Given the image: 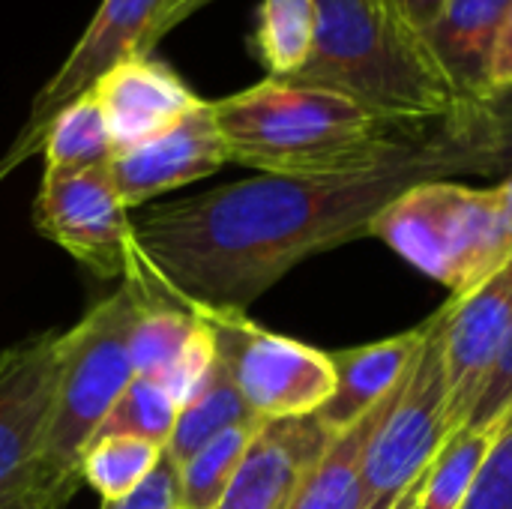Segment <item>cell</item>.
Segmentation results:
<instances>
[{
  "label": "cell",
  "mask_w": 512,
  "mask_h": 509,
  "mask_svg": "<svg viewBox=\"0 0 512 509\" xmlns=\"http://www.w3.org/2000/svg\"><path fill=\"white\" fill-rule=\"evenodd\" d=\"M318 12L315 0H261L252 51L267 78L291 81L312 57Z\"/></svg>",
  "instance_id": "cell-19"
},
{
  "label": "cell",
  "mask_w": 512,
  "mask_h": 509,
  "mask_svg": "<svg viewBox=\"0 0 512 509\" xmlns=\"http://www.w3.org/2000/svg\"><path fill=\"white\" fill-rule=\"evenodd\" d=\"M129 213L111 180V162L81 171H42L33 201L36 231L102 279H129L138 264Z\"/></svg>",
  "instance_id": "cell-8"
},
{
  "label": "cell",
  "mask_w": 512,
  "mask_h": 509,
  "mask_svg": "<svg viewBox=\"0 0 512 509\" xmlns=\"http://www.w3.org/2000/svg\"><path fill=\"white\" fill-rule=\"evenodd\" d=\"M512 417V327L468 417V429H501Z\"/></svg>",
  "instance_id": "cell-29"
},
{
  "label": "cell",
  "mask_w": 512,
  "mask_h": 509,
  "mask_svg": "<svg viewBox=\"0 0 512 509\" xmlns=\"http://www.w3.org/2000/svg\"><path fill=\"white\" fill-rule=\"evenodd\" d=\"M315 12V48L294 84L342 93L411 132L441 126L465 105L396 0H315Z\"/></svg>",
  "instance_id": "cell-3"
},
{
  "label": "cell",
  "mask_w": 512,
  "mask_h": 509,
  "mask_svg": "<svg viewBox=\"0 0 512 509\" xmlns=\"http://www.w3.org/2000/svg\"><path fill=\"white\" fill-rule=\"evenodd\" d=\"M417 495H420V483H417V486H414V489H411V492L396 504V509H417Z\"/></svg>",
  "instance_id": "cell-35"
},
{
  "label": "cell",
  "mask_w": 512,
  "mask_h": 509,
  "mask_svg": "<svg viewBox=\"0 0 512 509\" xmlns=\"http://www.w3.org/2000/svg\"><path fill=\"white\" fill-rule=\"evenodd\" d=\"M261 423L228 429V432L216 435L213 441H207L201 450H195L186 462L177 465L180 509H216L222 495L228 492L234 471Z\"/></svg>",
  "instance_id": "cell-25"
},
{
  "label": "cell",
  "mask_w": 512,
  "mask_h": 509,
  "mask_svg": "<svg viewBox=\"0 0 512 509\" xmlns=\"http://www.w3.org/2000/svg\"><path fill=\"white\" fill-rule=\"evenodd\" d=\"M147 303L150 291L126 279L60 336L57 402L39 462L81 474V453L135 378L129 345Z\"/></svg>",
  "instance_id": "cell-5"
},
{
  "label": "cell",
  "mask_w": 512,
  "mask_h": 509,
  "mask_svg": "<svg viewBox=\"0 0 512 509\" xmlns=\"http://www.w3.org/2000/svg\"><path fill=\"white\" fill-rule=\"evenodd\" d=\"M369 237L402 261L465 297L512 261V237L495 189L456 180H423L396 195L372 222Z\"/></svg>",
  "instance_id": "cell-4"
},
{
  "label": "cell",
  "mask_w": 512,
  "mask_h": 509,
  "mask_svg": "<svg viewBox=\"0 0 512 509\" xmlns=\"http://www.w3.org/2000/svg\"><path fill=\"white\" fill-rule=\"evenodd\" d=\"M462 509H512V417L498 429V438Z\"/></svg>",
  "instance_id": "cell-28"
},
{
  "label": "cell",
  "mask_w": 512,
  "mask_h": 509,
  "mask_svg": "<svg viewBox=\"0 0 512 509\" xmlns=\"http://www.w3.org/2000/svg\"><path fill=\"white\" fill-rule=\"evenodd\" d=\"M489 96L504 93L512 87V3L504 15V24L498 30L495 48H492V60H489Z\"/></svg>",
  "instance_id": "cell-31"
},
{
  "label": "cell",
  "mask_w": 512,
  "mask_h": 509,
  "mask_svg": "<svg viewBox=\"0 0 512 509\" xmlns=\"http://www.w3.org/2000/svg\"><path fill=\"white\" fill-rule=\"evenodd\" d=\"M102 108L114 153L132 150L180 123L204 99L153 54H135L111 66L87 90Z\"/></svg>",
  "instance_id": "cell-13"
},
{
  "label": "cell",
  "mask_w": 512,
  "mask_h": 509,
  "mask_svg": "<svg viewBox=\"0 0 512 509\" xmlns=\"http://www.w3.org/2000/svg\"><path fill=\"white\" fill-rule=\"evenodd\" d=\"M450 396L441 360V309L429 318L426 342L399 384L366 447V509H396L423 480L453 435Z\"/></svg>",
  "instance_id": "cell-6"
},
{
  "label": "cell",
  "mask_w": 512,
  "mask_h": 509,
  "mask_svg": "<svg viewBox=\"0 0 512 509\" xmlns=\"http://www.w3.org/2000/svg\"><path fill=\"white\" fill-rule=\"evenodd\" d=\"M492 189H495V198H498V207H501V219H504V225H507L512 237V174L501 177L498 186H492Z\"/></svg>",
  "instance_id": "cell-34"
},
{
  "label": "cell",
  "mask_w": 512,
  "mask_h": 509,
  "mask_svg": "<svg viewBox=\"0 0 512 509\" xmlns=\"http://www.w3.org/2000/svg\"><path fill=\"white\" fill-rule=\"evenodd\" d=\"M252 423H261V420L243 402L228 366L222 360H216L207 384L180 408L177 426H174V435H171V444L165 453L180 465L195 450H201L207 441H213L216 435L237 429V426H252Z\"/></svg>",
  "instance_id": "cell-18"
},
{
  "label": "cell",
  "mask_w": 512,
  "mask_h": 509,
  "mask_svg": "<svg viewBox=\"0 0 512 509\" xmlns=\"http://www.w3.org/2000/svg\"><path fill=\"white\" fill-rule=\"evenodd\" d=\"M99 509H180V477L177 462L165 453L156 471L126 498L102 501Z\"/></svg>",
  "instance_id": "cell-30"
},
{
  "label": "cell",
  "mask_w": 512,
  "mask_h": 509,
  "mask_svg": "<svg viewBox=\"0 0 512 509\" xmlns=\"http://www.w3.org/2000/svg\"><path fill=\"white\" fill-rule=\"evenodd\" d=\"M396 390L378 408H372L360 423L333 435L315 468L300 483L288 509H366V480H363L366 447L384 411L390 408Z\"/></svg>",
  "instance_id": "cell-17"
},
{
  "label": "cell",
  "mask_w": 512,
  "mask_h": 509,
  "mask_svg": "<svg viewBox=\"0 0 512 509\" xmlns=\"http://www.w3.org/2000/svg\"><path fill=\"white\" fill-rule=\"evenodd\" d=\"M39 153L45 159V171H81L114 159L108 123L93 93L78 96L54 114Z\"/></svg>",
  "instance_id": "cell-20"
},
{
  "label": "cell",
  "mask_w": 512,
  "mask_h": 509,
  "mask_svg": "<svg viewBox=\"0 0 512 509\" xmlns=\"http://www.w3.org/2000/svg\"><path fill=\"white\" fill-rule=\"evenodd\" d=\"M429 333V318L399 336H387L360 348L333 351L336 390L318 411L327 432L339 435L360 423L372 408H378L408 375Z\"/></svg>",
  "instance_id": "cell-15"
},
{
  "label": "cell",
  "mask_w": 512,
  "mask_h": 509,
  "mask_svg": "<svg viewBox=\"0 0 512 509\" xmlns=\"http://www.w3.org/2000/svg\"><path fill=\"white\" fill-rule=\"evenodd\" d=\"M198 330H201V318L192 309H186L168 297L150 294V303H147L144 315L138 318V324L132 330V345H129L135 375L162 381L165 372L189 348V342L195 339Z\"/></svg>",
  "instance_id": "cell-22"
},
{
  "label": "cell",
  "mask_w": 512,
  "mask_h": 509,
  "mask_svg": "<svg viewBox=\"0 0 512 509\" xmlns=\"http://www.w3.org/2000/svg\"><path fill=\"white\" fill-rule=\"evenodd\" d=\"M165 450L132 435H102L81 453V480L102 498L120 501L132 495L162 462Z\"/></svg>",
  "instance_id": "cell-23"
},
{
  "label": "cell",
  "mask_w": 512,
  "mask_h": 509,
  "mask_svg": "<svg viewBox=\"0 0 512 509\" xmlns=\"http://www.w3.org/2000/svg\"><path fill=\"white\" fill-rule=\"evenodd\" d=\"M81 474H63L39 462L27 480L0 495V509H63L81 489Z\"/></svg>",
  "instance_id": "cell-27"
},
{
  "label": "cell",
  "mask_w": 512,
  "mask_h": 509,
  "mask_svg": "<svg viewBox=\"0 0 512 509\" xmlns=\"http://www.w3.org/2000/svg\"><path fill=\"white\" fill-rule=\"evenodd\" d=\"M396 3L402 6V12H405L420 30H426V27L438 18V12L444 9L447 0H396Z\"/></svg>",
  "instance_id": "cell-33"
},
{
  "label": "cell",
  "mask_w": 512,
  "mask_h": 509,
  "mask_svg": "<svg viewBox=\"0 0 512 509\" xmlns=\"http://www.w3.org/2000/svg\"><path fill=\"white\" fill-rule=\"evenodd\" d=\"M510 327L512 261L477 291L450 297L441 306V360L456 432L468 423Z\"/></svg>",
  "instance_id": "cell-11"
},
{
  "label": "cell",
  "mask_w": 512,
  "mask_h": 509,
  "mask_svg": "<svg viewBox=\"0 0 512 509\" xmlns=\"http://www.w3.org/2000/svg\"><path fill=\"white\" fill-rule=\"evenodd\" d=\"M447 126L474 156L477 177L512 174V87L480 102H465Z\"/></svg>",
  "instance_id": "cell-24"
},
{
  "label": "cell",
  "mask_w": 512,
  "mask_h": 509,
  "mask_svg": "<svg viewBox=\"0 0 512 509\" xmlns=\"http://www.w3.org/2000/svg\"><path fill=\"white\" fill-rule=\"evenodd\" d=\"M213 114L228 162L276 177L369 174L438 129L411 132L342 93L279 78L213 99Z\"/></svg>",
  "instance_id": "cell-2"
},
{
  "label": "cell",
  "mask_w": 512,
  "mask_h": 509,
  "mask_svg": "<svg viewBox=\"0 0 512 509\" xmlns=\"http://www.w3.org/2000/svg\"><path fill=\"white\" fill-rule=\"evenodd\" d=\"M210 3H216V0H165L162 15H159L156 30H153V48L159 45V39H165L171 30H177L183 21H189L192 15H198V12L207 9Z\"/></svg>",
  "instance_id": "cell-32"
},
{
  "label": "cell",
  "mask_w": 512,
  "mask_h": 509,
  "mask_svg": "<svg viewBox=\"0 0 512 509\" xmlns=\"http://www.w3.org/2000/svg\"><path fill=\"white\" fill-rule=\"evenodd\" d=\"M228 165V150L216 126L213 102L204 99L171 129L150 141L114 153L111 180L126 210L144 207L147 201L204 180Z\"/></svg>",
  "instance_id": "cell-12"
},
{
  "label": "cell",
  "mask_w": 512,
  "mask_h": 509,
  "mask_svg": "<svg viewBox=\"0 0 512 509\" xmlns=\"http://www.w3.org/2000/svg\"><path fill=\"white\" fill-rule=\"evenodd\" d=\"M186 309L207 321L219 360L228 366L243 402L258 420L309 417L333 396L336 369L327 351L264 330L237 312Z\"/></svg>",
  "instance_id": "cell-7"
},
{
  "label": "cell",
  "mask_w": 512,
  "mask_h": 509,
  "mask_svg": "<svg viewBox=\"0 0 512 509\" xmlns=\"http://www.w3.org/2000/svg\"><path fill=\"white\" fill-rule=\"evenodd\" d=\"M462 174H477V162L441 123L411 153L369 174H258L150 204L132 219L138 264L129 279L180 306L246 315L306 258L369 237L375 216L408 186Z\"/></svg>",
  "instance_id": "cell-1"
},
{
  "label": "cell",
  "mask_w": 512,
  "mask_h": 509,
  "mask_svg": "<svg viewBox=\"0 0 512 509\" xmlns=\"http://www.w3.org/2000/svg\"><path fill=\"white\" fill-rule=\"evenodd\" d=\"M330 441L318 414L264 420L216 509H288Z\"/></svg>",
  "instance_id": "cell-14"
},
{
  "label": "cell",
  "mask_w": 512,
  "mask_h": 509,
  "mask_svg": "<svg viewBox=\"0 0 512 509\" xmlns=\"http://www.w3.org/2000/svg\"><path fill=\"white\" fill-rule=\"evenodd\" d=\"M495 429H468L462 426L453 432L444 444V450L435 456L429 471L420 480L417 509H462L480 468L495 444Z\"/></svg>",
  "instance_id": "cell-21"
},
{
  "label": "cell",
  "mask_w": 512,
  "mask_h": 509,
  "mask_svg": "<svg viewBox=\"0 0 512 509\" xmlns=\"http://www.w3.org/2000/svg\"><path fill=\"white\" fill-rule=\"evenodd\" d=\"M177 414H180V405L168 396V390L159 381L135 375L93 438L132 435V438H144V441L168 450L174 426H177Z\"/></svg>",
  "instance_id": "cell-26"
},
{
  "label": "cell",
  "mask_w": 512,
  "mask_h": 509,
  "mask_svg": "<svg viewBox=\"0 0 512 509\" xmlns=\"http://www.w3.org/2000/svg\"><path fill=\"white\" fill-rule=\"evenodd\" d=\"M60 336L51 330L0 351V495L42 459L57 402Z\"/></svg>",
  "instance_id": "cell-10"
},
{
  "label": "cell",
  "mask_w": 512,
  "mask_h": 509,
  "mask_svg": "<svg viewBox=\"0 0 512 509\" xmlns=\"http://www.w3.org/2000/svg\"><path fill=\"white\" fill-rule=\"evenodd\" d=\"M165 0H102L87 30L60 63V69L39 87L30 102V111L0 156V180L9 177L18 165L33 159L42 150L48 123L60 108L84 96L99 75L135 54H153V30L162 15Z\"/></svg>",
  "instance_id": "cell-9"
},
{
  "label": "cell",
  "mask_w": 512,
  "mask_h": 509,
  "mask_svg": "<svg viewBox=\"0 0 512 509\" xmlns=\"http://www.w3.org/2000/svg\"><path fill=\"white\" fill-rule=\"evenodd\" d=\"M512 0H447L423 30L429 48L465 102L489 96V60Z\"/></svg>",
  "instance_id": "cell-16"
}]
</instances>
